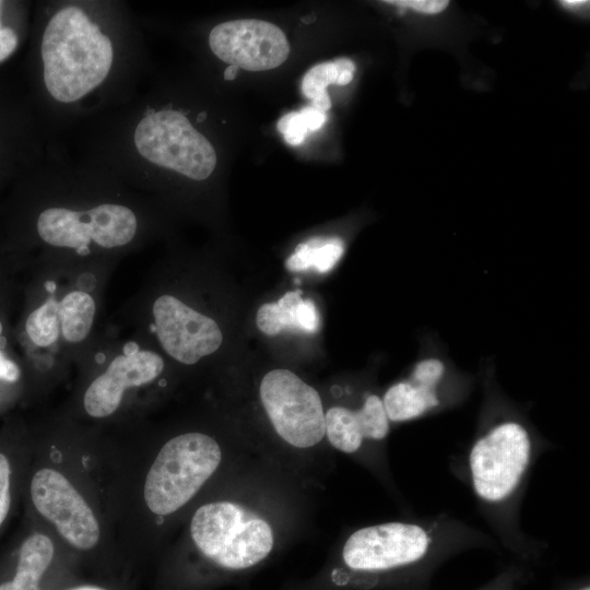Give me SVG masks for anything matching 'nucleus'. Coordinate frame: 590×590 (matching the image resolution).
Wrapping results in <instances>:
<instances>
[{"mask_svg": "<svg viewBox=\"0 0 590 590\" xmlns=\"http://www.w3.org/2000/svg\"><path fill=\"white\" fill-rule=\"evenodd\" d=\"M344 252V243L340 237L315 236L299 243L285 260L288 271L314 270L327 273L340 261Z\"/></svg>", "mask_w": 590, "mask_h": 590, "instance_id": "15", "label": "nucleus"}, {"mask_svg": "<svg viewBox=\"0 0 590 590\" xmlns=\"http://www.w3.org/2000/svg\"><path fill=\"white\" fill-rule=\"evenodd\" d=\"M56 590H132L123 580L113 576L101 577L93 580H79L71 577Z\"/></svg>", "mask_w": 590, "mask_h": 590, "instance_id": "21", "label": "nucleus"}, {"mask_svg": "<svg viewBox=\"0 0 590 590\" xmlns=\"http://www.w3.org/2000/svg\"><path fill=\"white\" fill-rule=\"evenodd\" d=\"M532 457L527 428L512 420L493 425L475 440L469 455V470L477 497L488 504L509 498L521 482Z\"/></svg>", "mask_w": 590, "mask_h": 590, "instance_id": "7", "label": "nucleus"}, {"mask_svg": "<svg viewBox=\"0 0 590 590\" xmlns=\"http://www.w3.org/2000/svg\"><path fill=\"white\" fill-rule=\"evenodd\" d=\"M344 70L355 71L352 60L340 58L334 61L322 62L310 68L303 78L302 92L312 102V107L326 111L331 107L327 86L338 84L340 74Z\"/></svg>", "mask_w": 590, "mask_h": 590, "instance_id": "17", "label": "nucleus"}, {"mask_svg": "<svg viewBox=\"0 0 590 590\" xmlns=\"http://www.w3.org/2000/svg\"><path fill=\"white\" fill-rule=\"evenodd\" d=\"M259 398L274 433L288 447L306 452L324 439L321 397L292 370L268 371L260 381Z\"/></svg>", "mask_w": 590, "mask_h": 590, "instance_id": "6", "label": "nucleus"}, {"mask_svg": "<svg viewBox=\"0 0 590 590\" xmlns=\"http://www.w3.org/2000/svg\"><path fill=\"white\" fill-rule=\"evenodd\" d=\"M58 304L59 302L50 298L28 316L25 329L34 344L49 346L58 340L60 331Z\"/></svg>", "mask_w": 590, "mask_h": 590, "instance_id": "18", "label": "nucleus"}, {"mask_svg": "<svg viewBox=\"0 0 590 590\" xmlns=\"http://www.w3.org/2000/svg\"><path fill=\"white\" fill-rule=\"evenodd\" d=\"M238 68L235 66H228L224 71V79L227 81H232L236 78Z\"/></svg>", "mask_w": 590, "mask_h": 590, "instance_id": "25", "label": "nucleus"}, {"mask_svg": "<svg viewBox=\"0 0 590 590\" xmlns=\"http://www.w3.org/2000/svg\"><path fill=\"white\" fill-rule=\"evenodd\" d=\"M560 3L567 8H579L581 5H585V4H588L589 1H585V0H566V1H560Z\"/></svg>", "mask_w": 590, "mask_h": 590, "instance_id": "26", "label": "nucleus"}, {"mask_svg": "<svg viewBox=\"0 0 590 590\" xmlns=\"http://www.w3.org/2000/svg\"><path fill=\"white\" fill-rule=\"evenodd\" d=\"M152 310L157 339L176 361L192 365L221 346L223 334L216 321L177 297H157Z\"/></svg>", "mask_w": 590, "mask_h": 590, "instance_id": "9", "label": "nucleus"}, {"mask_svg": "<svg viewBox=\"0 0 590 590\" xmlns=\"http://www.w3.org/2000/svg\"><path fill=\"white\" fill-rule=\"evenodd\" d=\"M27 494L34 511L74 557L93 558L98 554L104 543L101 510L68 469L50 459L35 464L27 480Z\"/></svg>", "mask_w": 590, "mask_h": 590, "instance_id": "5", "label": "nucleus"}, {"mask_svg": "<svg viewBox=\"0 0 590 590\" xmlns=\"http://www.w3.org/2000/svg\"><path fill=\"white\" fill-rule=\"evenodd\" d=\"M386 2L428 14H435L444 11L449 3L445 0H392Z\"/></svg>", "mask_w": 590, "mask_h": 590, "instance_id": "23", "label": "nucleus"}, {"mask_svg": "<svg viewBox=\"0 0 590 590\" xmlns=\"http://www.w3.org/2000/svg\"><path fill=\"white\" fill-rule=\"evenodd\" d=\"M326 121V114L311 107L284 115L278 122V130L290 145H299L308 130H318Z\"/></svg>", "mask_w": 590, "mask_h": 590, "instance_id": "19", "label": "nucleus"}, {"mask_svg": "<svg viewBox=\"0 0 590 590\" xmlns=\"http://www.w3.org/2000/svg\"><path fill=\"white\" fill-rule=\"evenodd\" d=\"M7 2L0 0V63L8 60L19 48L21 32L5 21Z\"/></svg>", "mask_w": 590, "mask_h": 590, "instance_id": "22", "label": "nucleus"}, {"mask_svg": "<svg viewBox=\"0 0 590 590\" xmlns=\"http://www.w3.org/2000/svg\"><path fill=\"white\" fill-rule=\"evenodd\" d=\"M59 558L49 534L28 533L16 552L12 576L0 582V590H56L73 577L71 566Z\"/></svg>", "mask_w": 590, "mask_h": 590, "instance_id": "12", "label": "nucleus"}, {"mask_svg": "<svg viewBox=\"0 0 590 590\" xmlns=\"http://www.w3.org/2000/svg\"><path fill=\"white\" fill-rule=\"evenodd\" d=\"M21 376L17 365L0 351V380L15 382Z\"/></svg>", "mask_w": 590, "mask_h": 590, "instance_id": "24", "label": "nucleus"}, {"mask_svg": "<svg viewBox=\"0 0 590 590\" xmlns=\"http://www.w3.org/2000/svg\"><path fill=\"white\" fill-rule=\"evenodd\" d=\"M58 311L64 340L78 343L88 335L95 315V303L90 294L70 292L59 302Z\"/></svg>", "mask_w": 590, "mask_h": 590, "instance_id": "16", "label": "nucleus"}, {"mask_svg": "<svg viewBox=\"0 0 590 590\" xmlns=\"http://www.w3.org/2000/svg\"><path fill=\"white\" fill-rule=\"evenodd\" d=\"M324 438L335 450L357 453L366 442L382 441L390 421L378 394H367L358 408L334 405L324 411Z\"/></svg>", "mask_w": 590, "mask_h": 590, "instance_id": "11", "label": "nucleus"}, {"mask_svg": "<svg viewBox=\"0 0 590 590\" xmlns=\"http://www.w3.org/2000/svg\"><path fill=\"white\" fill-rule=\"evenodd\" d=\"M579 590H590V588L589 587H582Z\"/></svg>", "mask_w": 590, "mask_h": 590, "instance_id": "27", "label": "nucleus"}, {"mask_svg": "<svg viewBox=\"0 0 590 590\" xmlns=\"http://www.w3.org/2000/svg\"><path fill=\"white\" fill-rule=\"evenodd\" d=\"M208 46L220 60L248 71H264L282 64L290 44L276 25L261 20H235L216 24Z\"/></svg>", "mask_w": 590, "mask_h": 590, "instance_id": "8", "label": "nucleus"}, {"mask_svg": "<svg viewBox=\"0 0 590 590\" xmlns=\"http://www.w3.org/2000/svg\"><path fill=\"white\" fill-rule=\"evenodd\" d=\"M35 114L50 140L130 101L145 69L137 14L121 0L38 3L31 55Z\"/></svg>", "mask_w": 590, "mask_h": 590, "instance_id": "1", "label": "nucleus"}, {"mask_svg": "<svg viewBox=\"0 0 590 590\" xmlns=\"http://www.w3.org/2000/svg\"><path fill=\"white\" fill-rule=\"evenodd\" d=\"M258 329L270 337L283 331L315 333L320 328V315L315 303L302 298V291L286 292L278 302L266 303L257 311Z\"/></svg>", "mask_w": 590, "mask_h": 590, "instance_id": "14", "label": "nucleus"}, {"mask_svg": "<svg viewBox=\"0 0 590 590\" xmlns=\"http://www.w3.org/2000/svg\"><path fill=\"white\" fill-rule=\"evenodd\" d=\"M59 144L50 141L31 169L46 199L35 217L37 237L80 256L90 255L93 246L110 250L133 243L141 217L129 200V186L83 156L71 158Z\"/></svg>", "mask_w": 590, "mask_h": 590, "instance_id": "2", "label": "nucleus"}, {"mask_svg": "<svg viewBox=\"0 0 590 590\" xmlns=\"http://www.w3.org/2000/svg\"><path fill=\"white\" fill-rule=\"evenodd\" d=\"M1 333H2V323L0 322V337H1Z\"/></svg>", "mask_w": 590, "mask_h": 590, "instance_id": "28", "label": "nucleus"}, {"mask_svg": "<svg viewBox=\"0 0 590 590\" xmlns=\"http://www.w3.org/2000/svg\"><path fill=\"white\" fill-rule=\"evenodd\" d=\"M280 536L276 516L260 500L238 492L211 497L193 509L155 590H211L244 578L276 553Z\"/></svg>", "mask_w": 590, "mask_h": 590, "instance_id": "3", "label": "nucleus"}, {"mask_svg": "<svg viewBox=\"0 0 590 590\" xmlns=\"http://www.w3.org/2000/svg\"><path fill=\"white\" fill-rule=\"evenodd\" d=\"M225 458L210 434L190 430L168 438L149 458L137 488L144 515L155 523L179 515L220 472Z\"/></svg>", "mask_w": 590, "mask_h": 590, "instance_id": "4", "label": "nucleus"}, {"mask_svg": "<svg viewBox=\"0 0 590 590\" xmlns=\"http://www.w3.org/2000/svg\"><path fill=\"white\" fill-rule=\"evenodd\" d=\"M446 365L438 357L418 361L406 379L391 385L381 400L390 423L424 416L440 403L439 386Z\"/></svg>", "mask_w": 590, "mask_h": 590, "instance_id": "13", "label": "nucleus"}, {"mask_svg": "<svg viewBox=\"0 0 590 590\" xmlns=\"http://www.w3.org/2000/svg\"><path fill=\"white\" fill-rule=\"evenodd\" d=\"M15 460L0 449V531L10 517L14 499Z\"/></svg>", "mask_w": 590, "mask_h": 590, "instance_id": "20", "label": "nucleus"}, {"mask_svg": "<svg viewBox=\"0 0 590 590\" xmlns=\"http://www.w3.org/2000/svg\"><path fill=\"white\" fill-rule=\"evenodd\" d=\"M164 369L163 358L152 351H137L115 357L107 369L97 376L83 396V408L93 418L113 415L129 388L148 385Z\"/></svg>", "mask_w": 590, "mask_h": 590, "instance_id": "10", "label": "nucleus"}]
</instances>
